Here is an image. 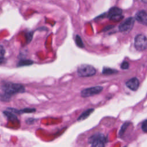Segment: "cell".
I'll return each instance as SVG.
<instances>
[{
	"instance_id": "cell-1",
	"label": "cell",
	"mask_w": 147,
	"mask_h": 147,
	"mask_svg": "<svg viewBox=\"0 0 147 147\" xmlns=\"http://www.w3.org/2000/svg\"><path fill=\"white\" fill-rule=\"evenodd\" d=\"M2 89L4 92L10 95L22 92L25 91L24 87L22 85L12 83H7L4 84L2 86Z\"/></svg>"
},
{
	"instance_id": "cell-2",
	"label": "cell",
	"mask_w": 147,
	"mask_h": 147,
	"mask_svg": "<svg viewBox=\"0 0 147 147\" xmlns=\"http://www.w3.org/2000/svg\"><path fill=\"white\" fill-rule=\"evenodd\" d=\"M77 72L79 76L90 77L95 75L96 69L91 65L82 64L78 68Z\"/></svg>"
},
{
	"instance_id": "cell-3",
	"label": "cell",
	"mask_w": 147,
	"mask_h": 147,
	"mask_svg": "<svg viewBox=\"0 0 147 147\" xmlns=\"http://www.w3.org/2000/svg\"><path fill=\"white\" fill-rule=\"evenodd\" d=\"M106 141V138L102 134H94L88 139V142L91 144V147H105Z\"/></svg>"
},
{
	"instance_id": "cell-4",
	"label": "cell",
	"mask_w": 147,
	"mask_h": 147,
	"mask_svg": "<svg viewBox=\"0 0 147 147\" xmlns=\"http://www.w3.org/2000/svg\"><path fill=\"white\" fill-rule=\"evenodd\" d=\"M134 47L139 51L145 50L147 48V38L142 34L137 35L134 39Z\"/></svg>"
},
{
	"instance_id": "cell-5",
	"label": "cell",
	"mask_w": 147,
	"mask_h": 147,
	"mask_svg": "<svg viewBox=\"0 0 147 147\" xmlns=\"http://www.w3.org/2000/svg\"><path fill=\"white\" fill-rule=\"evenodd\" d=\"M103 90L102 86H95L85 88L81 91V96L84 98L92 96L95 95L99 94Z\"/></svg>"
},
{
	"instance_id": "cell-6",
	"label": "cell",
	"mask_w": 147,
	"mask_h": 147,
	"mask_svg": "<svg viewBox=\"0 0 147 147\" xmlns=\"http://www.w3.org/2000/svg\"><path fill=\"white\" fill-rule=\"evenodd\" d=\"M135 20L132 17H129L121 23L119 27V30L123 33H129L133 28Z\"/></svg>"
},
{
	"instance_id": "cell-7",
	"label": "cell",
	"mask_w": 147,
	"mask_h": 147,
	"mask_svg": "<svg viewBox=\"0 0 147 147\" xmlns=\"http://www.w3.org/2000/svg\"><path fill=\"white\" fill-rule=\"evenodd\" d=\"M122 10L117 7H111L108 12V17L114 21H119L123 18Z\"/></svg>"
},
{
	"instance_id": "cell-8",
	"label": "cell",
	"mask_w": 147,
	"mask_h": 147,
	"mask_svg": "<svg viewBox=\"0 0 147 147\" xmlns=\"http://www.w3.org/2000/svg\"><path fill=\"white\" fill-rule=\"evenodd\" d=\"M126 87L132 91H136L140 86V82L137 78L130 79L126 82Z\"/></svg>"
},
{
	"instance_id": "cell-9",
	"label": "cell",
	"mask_w": 147,
	"mask_h": 147,
	"mask_svg": "<svg viewBox=\"0 0 147 147\" xmlns=\"http://www.w3.org/2000/svg\"><path fill=\"white\" fill-rule=\"evenodd\" d=\"M136 20L141 24L147 26V13L144 10L138 11L136 14Z\"/></svg>"
},
{
	"instance_id": "cell-10",
	"label": "cell",
	"mask_w": 147,
	"mask_h": 147,
	"mask_svg": "<svg viewBox=\"0 0 147 147\" xmlns=\"http://www.w3.org/2000/svg\"><path fill=\"white\" fill-rule=\"evenodd\" d=\"M94 111V109H88L87 110H86V111H84V112H83L82 113V114L78 117V121H83L84 119H86V118H87Z\"/></svg>"
},
{
	"instance_id": "cell-11",
	"label": "cell",
	"mask_w": 147,
	"mask_h": 147,
	"mask_svg": "<svg viewBox=\"0 0 147 147\" xmlns=\"http://www.w3.org/2000/svg\"><path fill=\"white\" fill-rule=\"evenodd\" d=\"M118 72V71L114 69H112L108 67H104L102 69V74L104 75H111Z\"/></svg>"
},
{
	"instance_id": "cell-12",
	"label": "cell",
	"mask_w": 147,
	"mask_h": 147,
	"mask_svg": "<svg viewBox=\"0 0 147 147\" xmlns=\"http://www.w3.org/2000/svg\"><path fill=\"white\" fill-rule=\"evenodd\" d=\"M4 114L8 118V119L10 121H17V117L11 112L7 111H4L3 112Z\"/></svg>"
},
{
	"instance_id": "cell-13",
	"label": "cell",
	"mask_w": 147,
	"mask_h": 147,
	"mask_svg": "<svg viewBox=\"0 0 147 147\" xmlns=\"http://www.w3.org/2000/svg\"><path fill=\"white\" fill-rule=\"evenodd\" d=\"M33 61L30 60H22L19 61L18 63V66H25V65H30L33 64Z\"/></svg>"
},
{
	"instance_id": "cell-14",
	"label": "cell",
	"mask_w": 147,
	"mask_h": 147,
	"mask_svg": "<svg viewBox=\"0 0 147 147\" xmlns=\"http://www.w3.org/2000/svg\"><path fill=\"white\" fill-rule=\"evenodd\" d=\"M11 95L4 92V94H0V100L3 102H7L10 100Z\"/></svg>"
},
{
	"instance_id": "cell-15",
	"label": "cell",
	"mask_w": 147,
	"mask_h": 147,
	"mask_svg": "<svg viewBox=\"0 0 147 147\" xmlns=\"http://www.w3.org/2000/svg\"><path fill=\"white\" fill-rule=\"evenodd\" d=\"M75 43L77 45V46L80 48L84 47V44L83 42V41L79 35H76L75 37Z\"/></svg>"
},
{
	"instance_id": "cell-16",
	"label": "cell",
	"mask_w": 147,
	"mask_h": 147,
	"mask_svg": "<svg viewBox=\"0 0 147 147\" xmlns=\"http://www.w3.org/2000/svg\"><path fill=\"white\" fill-rule=\"evenodd\" d=\"M36 111L35 109L33 108H25L23 110H18L17 113L20 114V113H33Z\"/></svg>"
},
{
	"instance_id": "cell-17",
	"label": "cell",
	"mask_w": 147,
	"mask_h": 147,
	"mask_svg": "<svg viewBox=\"0 0 147 147\" xmlns=\"http://www.w3.org/2000/svg\"><path fill=\"white\" fill-rule=\"evenodd\" d=\"M129 125H130V122H126V123H125L122 126V127H121V129H120V131H119V134L120 136H122L124 134V133H125L126 129H127V127H128V126H129Z\"/></svg>"
},
{
	"instance_id": "cell-18",
	"label": "cell",
	"mask_w": 147,
	"mask_h": 147,
	"mask_svg": "<svg viewBox=\"0 0 147 147\" xmlns=\"http://www.w3.org/2000/svg\"><path fill=\"white\" fill-rule=\"evenodd\" d=\"M129 67V63L127 61H123L121 65V68L122 69H127Z\"/></svg>"
},
{
	"instance_id": "cell-19",
	"label": "cell",
	"mask_w": 147,
	"mask_h": 147,
	"mask_svg": "<svg viewBox=\"0 0 147 147\" xmlns=\"http://www.w3.org/2000/svg\"><path fill=\"white\" fill-rule=\"evenodd\" d=\"M141 128H142V130H143L144 132L147 133V119L145 120L142 122V126H141Z\"/></svg>"
},
{
	"instance_id": "cell-20",
	"label": "cell",
	"mask_w": 147,
	"mask_h": 147,
	"mask_svg": "<svg viewBox=\"0 0 147 147\" xmlns=\"http://www.w3.org/2000/svg\"><path fill=\"white\" fill-rule=\"evenodd\" d=\"M26 38H27V42H30V40H32V36H33V33H32L31 32H29L27 33L26 34Z\"/></svg>"
},
{
	"instance_id": "cell-21",
	"label": "cell",
	"mask_w": 147,
	"mask_h": 147,
	"mask_svg": "<svg viewBox=\"0 0 147 147\" xmlns=\"http://www.w3.org/2000/svg\"><path fill=\"white\" fill-rule=\"evenodd\" d=\"M5 53V49L2 45H0V57H3Z\"/></svg>"
},
{
	"instance_id": "cell-22",
	"label": "cell",
	"mask_w": 147,
	"mask_h": 147,
	"mask_svg": "<svg viewBox=\"0 0 147 147\" xmlns=\"http://www.w3.org/2000/svg\"><path fill=\"white\" fill-rule=\"evenodd\" d=\"M5 61V59L3 57H0V64L4 63Z\"/></svg>"
},
{
	"instance_id": "cell-23",
	"label": "cell",
	"mask_w": 147,
	"mask_h": 147,
	"mask_svg": "<svg viewBox=\"0 0 147 147\" xmlns=\"http://www.w3.org/2000/svg\"><path fill=\"white\" fill-rule=\"evenodd\" d=\"M125 147H126V146H125Z\"/></svg>"
}]
</instances>
